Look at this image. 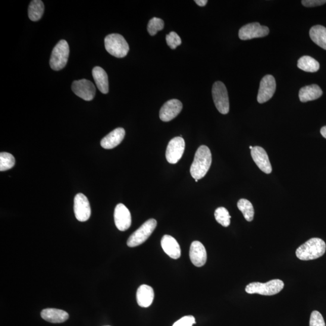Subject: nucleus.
<instances>
[{"label": "nucleus", "mask_w": 326, "mask_h": 326, "mask_svg": "<svg viewBox=\"0 0 326 326\" xmlns=\"http://www.w3.org/2000/svg\"><path fill=\"white\" fill-rule=\"evenodd\" d=\"M212 161V153L208 146H200L196 150L190 174L195 180L202 179L208 173Z\"/></svg>", "instance_id": "f257e3e1"}, {"label": "nucleus", "mask_w": 326, "mask_h": 326, "mask_svg": "<svg viewBox=\"0 0 326 326\" xmlns=\"http://www.w3.org/2000/svg\"><path fill=\"white\" fill-rule=\"evenodd\" d=\"M326 244L319 238H312L298 248L296 256L302 261H310L320 258L325 252Z\"/></svg>", "instance_id": "f03ea898"}, {"label": "nucleus", "mask_w": 326, "mask_h": 326, "mask_svg": "<svg viewBox=\"0 0 326 326\" xmlns=\"http://www.w3.org/2000/svg\"><path fill=\"white\" fill-rule=\"evenodd\" d=\"M106 51L118 58H124L129 52L130 47L121 34L113 33L106 36L105 39Z\"/></svg>", "instance_id": "7ed1b4c3"}, {"label": "nucleus", "mask_w": 326, "mask_h": 326, "mask_svg": "<svg viewBox=\"0 0 326 326\" xmlns=\"http://www.w3.org/2000/svg\"><path fill=\"white\" fill-rule=\"evenodd\" d=\"M284 284L283 281L275 279L265 283L253 282L248 284L246 291L248 294H258L262 296H274L283 289Z\"/></svg>", "instance_id": "20e7f679"}, {"label": "nucleus", "mask_w": 326, "mask_h": 326, "mask_svg": "<svg viewBox=\"0 0 326 326\" xmlns=\"http://www.w3.org/2000/svg\"><path fill=\"white\" fill-rule=\"evenodd\" d=\"M70 54L68 44L65 40H61L53 49L50 60V67L55 71L63 69L67 64Z\"/></svg>", "instance_id": "39448f33"}, {"label": "nucleus", "mask_w": 326, "mask_h": 326, "mask_svg": "<svg viewBox=\"0 0 326 326\" xmlns=\"http://www.w3.org/2000/svg\"><path fill=\"white\" fill-rule=\"evenodd\" d=\"M157 222L154 219L147 220L138 230L131 235L127 241V244L130 247H136L140 246L148 239L155 230Z\"/></svg>", "instance_id": "423d86ee"}, {"label": "nucleus", "mask_w": 326, "mask_h": 326, "mask_svg": "<svg viewBox=\"0 0 326 326\" xmlns=\"http://www.w3.org/2000/svg\"><path fill=\"white\" fill-rule=\"evenodd\" d=\"M212 96L215 106L220 113L227 114L230 110V103L226 87L222 82L218 81L213 84Z\"/></svg>", "instance_id": "0eeeda50"}, {"label": "nucleus", "mask_w": 326, "mask_h": 326, "mask_svg": "<svg viewBox=\"0 0 326 326\" xmlns=\"http://www.w3.org/2000/svg\"><path fill=\"white\" fill-rule=\"evenodd\" d=\"M71 89L75 95L86 101H91L96 95L95 86L89 80L84 79L74 81Z\"/></svg>", "instance_id": "6e6552de"}, {"label": "nucleus", "mask_w": 326, "mask_h": 326, "mask_svg": "<svg viewBox=\"0 0 326 326\" xmlns=\"http://www.w3.org/2000/svg\"><path fill=\"white\" fill-rule=\"evenodd\" d=\"M185 142L183 138H174L169 142L166 149V159L171 164H176L183 156Z\"/></svg>", "instance_id": "1a4fd4ad"}, {"label": "nucleus", "mask_w": 326, "mask_h": 326, "mask_svg": "<svg viewBox=\"0 0 326 326\" xmlns=\"http://www.w3.org/2000/svg\"><path fill=\"white\" fill-rule=\"evenodd\" d=\"M269 33L268 27L261 26L259 23H253L240 28L239 37L241 40H249L267 36Z\"/></svg>", "instance_id": "9d476101"}, {"label": "nucleus", "mask_w": 326, "mask_h": 326, "mask_svg": "<svg viewBox=\"0 0 326 326\" xmlns=\"http://www.w3.org/2000/svg\"><path fill=\"white\" fill-rule=\"evenodd\" d=\"M276 89V83L272 75H266L262 78L260 83L258 95L259 103H265L272 98Z\"/></svg>", "instance_id": "9b49d317"}, {"label": "nucleus", "mask_w": 326, "mask_h": 326, "mask_svg": "<svg viewBox=\"0 0 326 326\" xmlns=\"http://www.w3.org/2000/svg\"><path fill=\"white\" fill-rule=\"evenodd\" d=\"M74 212L78 221L86 222L90 218L91 208L89 199L83 193H78L74 199Z\"/></svg>", "instance_id": "f8f14e48"}, {"label": "nucleus", "mask_w": 326, "mask_h": 326, "mask_svg": "<svg viewBox=\"0 0 326 326\" xmlns=\"http://www.w3.org/2000/svg\"><path fill=\"white\" fill-rule=\"evenodd\" d=\"M183 109V104L177 99L166 102L159 111V118L162 121H169L177 117Z\"/></svg>", "instance_id": "ddd939ff"}, {"label": "nucleus", "mask_w": 326, "mask_h": 326, "mask_svg": "<svg viewBox=\"0 0 326 326\" xmlns=\"http://www.w3.org/2000/svg\"><path fill=\"white\" fill-rule=\"evenodd\" d=\"M114 221L116 227L121 231L130 228L131 225V213L123 203H118L114 211Z\"/></svg>", "instance_id": "4468645a"}, {"label": "nucleus", "mask_w": 326, "mask_h": 326, "mask_svg": "<svg viewBox=\"0 0 326 326\" xmlns=\"http://www.w3.org/2000/svg\"><path fill=\"white\" fill-rule=\"evenodd\" d=\"M251 154L254 161L261 170L266 174H269L272 172V166L269 161L267 153L261 147H253L251 150Z\"/></svg>", "instance_id": "2eb2a0df"}, {"label": "nucleus", "mask_w": 326, "mask_h": 326, "mask_svg": "<svg viewBox=\"0 0 326 326\" xmlns=\"http://www.w3.org/2000/svg\"><path fill=\"white\" fill-rule=\"evenodd\" d=\"M189 256L191 262L197 267L205 265L208 259L205 247L199 241H194L191 244Z\"/></svg>", "instance_id": "dca6fc26"}, {"label": "nucleus", "mask_w": 326, "mask_h": 326, "mask_svg": "<svg viewBox=\"0 0 326 326\" xmlns=\"http://www.w3.org/2000/svg\"><path fill=\"white\" fill-rule=\"evenodd\" d=\"M125 136L124 128H118L111 132L101 140L100 145L103 148L111 149L120 145Z\"/></svg>", "instance_id": "f3484780"}, {"label": "nucleus", "mask_w": 326, "mask_h": 326, "mask_svg": "<svg viewBox=\"0 0 326 326\" xmlns=\"http://www.w3.org/2000/svg\"><path fill=\"white\" fill-rule=\"evenodd\" d=\"M161 247L166 254L173 259H178L181 256V249L179 243L174 237L165 235L161 241Z\"/></svg>", "instance_id": "a211bd4d"}, {"label": "nucleus", "mask_w": 326, "mask_h": 326, "mask_svg": "<svg viewBox=\"0 0 326 326\" xmlns=\"http://www.w3.org/2000/svg\"><path fill=\"white\" fill-rule=\"evenodd\" d=\"M136 297L138 305L142 308H148L154 299V291L148 285L142 284L138 288Z\"/></svg>", "instance_id": "6ab92c4d"}, {"label": "nucleus", "mask_w": 326, "mask_h": 326, "mask_svg": "<svg viewBox=\"0 0 326 326\" xmlns=\"http://www.w3.org/2000/svg\"><path fill=\"white\" fill-rule=\"evenodd\" d=\"M40 316L45 320L52 323H62L67 321L68 313L61 309L48 308L43 310Z\"/></svg>", "instance_id": "aec40b11"}, {"label": "nucleus", "mask_w": 326, "mask_h": 326, "mask_svg": "<svg viewBox=\"0 0 326 326\" xmlns=\"http://www.w3.org/2000/svg\"><path fill=\"white\" fill-rule=\"evenodd\" d=\"M322 91L317 85L305 86L300 90L299 99L302 102H307L317 99L322 96Z\"/></svg>", "instance_id": "412c9836"}, {"label": "nucleus", "mask_w": 326, "mask_h": 326, "mask_svg": "<svg viewBox=\"0 0 326 326\" xmlns=\"http://www.w3.org/2000/svg\"><path fill=\"white\" fill-rule=\"evenodd\" d=\"M92 73L97 87H98L100 92L103 94H107L109 92V82L107 73L102 68L100 67L94 68Z\"/></svg>", "instance_id": "4be33fe9"}, {"label": "nucleus", "mask_w": 326, "mask_h": 326, "mask_svg": "<svg viewBox=\"0 0 326 326\" xmlns=\"http://www.w3.org/2000/svg\"><path fill=\"white\" fill-rule=\"evenodd\" d=\"M310 38L316 45L326 50V28L317 25L313 26L309 32Z\"/></svg>", "instance_id": "5701e85b"}, {"label": "nucleus", "mask_w": 326, "mask_h": 326, "mask_svg": "<svg viewBox=\"0 0 326 326\" xmlns=\"http://www.w3.org/2000/svg\"><path fill=\"white\" fill-rule=\"evenodd\" d=\"M298 67L301 70L310 73H314L319 69V64L315 59L309 56H304L298 61Z\"/></svg>", "instance_id": "b1692460"}, {"label": "nucleus", "mask_w": 326, "mask_h": 326, "mask_svg": "<svg viewBox=\"0 0 326 326\" xmlns=\"http://www.w3.org/2000/svg\"><path fill=\"white\" fill-rule=\"evenodd\" d=\"M44 12H45V5L42 1L33 0L30 2L28 9V15L30 20L39 21L42 18Z\"/></svg>", "instance_id": "393cba45"}, {"label": "nucleus", "mask_w": 326, "mask_h": 326, "mask_svg": "<svg viewBox=\"0 0 326 326\" xmlns=\"http://www.w3.org/2000/svg\"><path fill=\"white\" fill-rule=\"evenodd\" d=\"M237 208L242 213L244 219L247 221L252 222L253 220L255 210H254L252 203L249 200L240 199L237 202Z\"/></svg>", "instance_id": "a878e982"}, {"label": "nucleus", "mask_w": 326, "mask_h": 326, "mask_svg": "<svg viewBox=\"0 0 326 326\" xmlns=\"http://www.w3.org/2000/svg\"><path fill=\"white\" fill-rule=\"evenodd\" d=\"M215 217L216 221L224 227H227L230 225L231 216L225 208H219L216 210Z\"/></svg>", "instance_id": "bb28decb"}, {"label": "nucleus", "mask_w": 326, "mask_h": 326, "mask_svg": "<svg viewBox=\"0 0 326 326\" xmlns=\"http://www.w3.org/2000/svg\"><path fill=\"white\" fill-rule=\"evenodd\" d=\"M15 164L14 156L8 152L0 153V171H6L14 167Z\"/></svg>", "instance_id": "cd10ccee"}, {"label": "nucleus", "mask_w": 326, "mask_h": 326, "mask_svg": "<svg viewBox=\"0 0 326 326\" xmlns=\"http://www.w3.org/2000/svg\"><path fill=\"white\" fill-rule=\"evenodd\" d=\"M165 23L160 18H153L147 25V31L151 36H154L159 31L164 29Z\"/></svg>", "instance_id": "c85d7f7f"}, {"label": "nucleus", "mask_w": 326, "mask_h": 326, "mask_svg": "<svg viewBox=\"0 0 326 326\" xmlns=\"http://www.w3.org/2000/svg\"><path fill=\"white\" fill-rule=\"evenodd\" d=\"M166 43L172 49H175L181 45V39L178 34L174 32H171L166 35Z\"/></svg>", "instance_id": "c756f323"}, {"label": "nucleus", "mask_w": 326, "mask_h": 326, "mask_svg": "<svg viewBox=\"0 0 326 326\" xmlns=\"http://www.w3.org/2000/svg\"><path fill=\"white\" fill-rule=\"evenodd\" d=\"M309 326H325L322 315L318 311L314 310L310 318Z\"/></svg>", "instance_id": "7c9ffc66"}, {"label": "nucleus", "mask_w": 326, "mask_h": 326, "mask_svg": "<svg viewBox=\"0 0 326 326\" xmlns=\"http://www.w3.org/2000/svg\"><path fill=\"white\" fill-rule=\"evenodd\" d=\"M196 323L195 318L193 316H185L179 320L175 322L172 326H192Z\"/></svg>", "instance_id": "2f4dec72"}, {"label": "nucleus", "mask_w": 326, "mask_h": 326, "mask_svg": "<svg viewBox=\"0 0 326 326\" xmlns=\"http://www.w3.org/2000/svg\"><path fill=\"white\" fill-rule=\"evenodd\" d=\"M302 3L305 7L312 8L324 5L326 0H303Z\"/></svg>", "instance_id": "473e14b6"}, {"label": "nucleus", "mask_w": 326, "mask_h": 326, "mask_svg": "<svg viewBox=\"0 0 326 326\" xmlns=\"http://www.w3.org/2000/svg\"><path fill=\"white\" fill-rule=\"evenodd\" d=\"M195 2L197 5L200 6V7H203V6H205L207 5L208 1V0H196Z\"/></svg>", "instance_id": "72a5a7b5"}, {"label": "nucleus", "mask_w": 326, "mask_h": 326, "mask_svg": "<svg viewBox=\"0 0 326 326\" xmlns=\"http://www.w3.org/2000/svg\"><path fill=\"white\" fill-rule=\"evenodd\" d=\"M322 136L326 139V126L322 127L320 131Z\"/></svg>", "instance_id": "f704fd0d"}, {"label": "nucleus", "mask_w": 326, "mask_h": 326, "mask_svg": "<svg viewBox=\"0 0 326 326\" xmlns=\"http://www.w3.org/2000/svg\"><path fill=\"white\" fill-rule=\"evenodd\" d=\"M250 149L251 150H252L253 149V147L252 146H250Z\"/></svg>", "instance_id": "c9c22d12"}, {"label": "nucleus", "mask_w": 326, "mask_h": 326, "mask_svg": "<svg viewBox=\"0 0 326 326\" xmlns=\"http://www.w3.org/2000/svg\"><path fill=\"white\" fill-rule=\"evenodd\" d=\"M195 181L197 182V181H198V180H195Z\"/></svg>", "instance_id": "e433bc0d"}, {"label": "nucleus", "mask_w": 326, "mask_h": 326, "mask_svg": "<svg viewBox=\"0 0 326 326\" xmlns=\"http://www.w3.org/2000/svg\"><path fill=\"white\" fill-rule=\"evenodd\" d=\"M106 326H109V325H106Z\"/></svg>", "instance_id": "4c0bfd02"}]
</instances>
